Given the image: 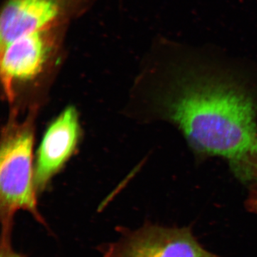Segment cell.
<instances>
[{
  "label": "cell",
  "instance_id": "1",
  "mask_svg": "<svg viewBox=\"0 0 257 257\" xmlns=\"http://www.w3.org/2000/svg\"><path fill=\"white\" fill-rule=\"evenodd\" d=\"M165 67L157 109L202 156L223 157L235 175L257 185V82L239 68L178 57Z\"/></svg>",
  "mask_w": 257,
  "mask_h": 257
},
{
  "label": "cell",
  "instance_id": "2",
  "mask_svg": "<svg viewBox=\"0 0 257 257\" xmlns=\"http://www.w3.org/2000/svg\"><path fill=\"white\" fill-rule=\"evenodd\" d=\"M34 126L30 119L13 121L2 139L0 152V220L1 224L14 223L15 214L27 211L47 228L38 209L32 167Z\"/></svg>",
  "mask_w": 257,
  "mask_h": 257
},
{
  "label": "cell",
  "instance_id": "3",
  "mask_svg": "<svg viewBox=\"0 0 257 257\" xmlns=\"http://www.w3.org/2000/svg\"><path fill=\"white\" fill-rule=\"evenodd\" d=\"M69 27L26 34L0 47L1 77L5 94L14 100L17 84L30 82L58 62Z\"/></svg>",
  "mask_w": 257,
  "mask_h": 257
},
{
  "label": "cell",
  "instance_id": "4",
  "mask_svg": "<svg viewBox=\"0 0 257 257\" xmlns=\"http://www.w3.org/2000/svg\"><path fill=\"white\" fill-rule=\"evenodd\" d=\"M101 257H222L204 248L187 227L146 223L138 229L120 228L119 236L99 247Z\"/></svg>",
  "mask_w": 257,
  "mask_h": 257
},
{
  "label": "cell",
  "instance_id": "5",
  "mask_svg": "<svg viewBox=\"0 0 257 257\" xmlns=\"http://www.w3.org/2000/svg\"><path fill=\"white\" fill-rule=\"evenodd\" d=\"M98 0H5L0 14V46L31 32L69 27Z\"/></svg>",
  "mask_w": 257,
  "mask_h": 257
},
{
  "label": "cell",
  "instance_id": "6",
  "mask_svg": "<svg viewBox=\"0 0 257 257\" xmlns=\"http://www.w3.org/2000/svg\"><path fill=\"white\" fill-rule=\"evenodd\" d=\"M80 127L78 114L68 107L52 121L42 139L35 169L37 194L43 192L52 179L72 156L78 143Z\"/></svg>",
  "mask_w": 257,
  "mask_h": 257
},
{
  "label": "cell",
  "instance_id": "7",
  "mask_svg": "<svg viewBox=\"0 0 257 257\" xmlns=\"http://www.w3.org/2000/svg\"><path fill=\"white\" fill-rule=\"evenodd\" d=\"M14 224L1 226L0 257H28L15 249L13 245V231Z\"/></svg>",
  "mask_w": 257,
  "mask_h": 257
},
{
  "label": "cell",
  "instance_id": "8",
  "mask_svg": "<svg viewBox=\"0 0 257 257\" xmlns=\"http://www.w3.org/2000/svg\"><path fill=\"white\" fill-rule=\"evenodd\" d=\"M246 207L250 212L257 215V189H251L246 201Z\"/></svg>",
  "mask_w": 257,
  "mask_h": 257
}]
</instances>
